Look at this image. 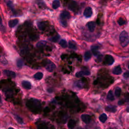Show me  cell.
Masks as SVG:
<instances>
[{
	"mask_svg": "<svg viewBox=\"0 0 129 129\" xmlns=\"http://www.w3.org/2000/svg\"><path fill=\"white\" fill-rule=\"evenodd\" d=\"M6 3L7 4V7L12 11V12L13 13V14L15 16L17 15L18 13L15 10V7H14L13 2L11 1H10V0H8V1H6Z\"/></svg>",
	"mask_w": 129,
	"mask_h": 129,
	"instance_id": "4",
	"label": "cell"
},
{
	"mask_svg": "<svg viewBox=\"0 0 129 129\" xmlns=\"http://www.w3.org/2000/svg\"><path fill=\"white\" fill-rule=\"evenodd\" d=\"M69 47L70 48L73 49V50H77V46L72 41H70L69 42Z\"/></svg>",
	"mask_w": 129,
	"mask_h": 129,
	"instance_id": "24",
	"label": "cell"
},
{
	"mask_svg": "<svg viewBox=\"0 0 129 129\" xmlns=\"http://www.w3.org/2000/svg\"><path fill=\"white\" fill-rule=\"evenodd\" d=\"M2 102V98H1V96H0V103Z\"/></svg>",
	"mask_w": 129,
	"mask_h": 129,
	"instance_id": "38",
	"label": "cell"
},
{
	"mask_svg": "<svg viewBox=\"0 0 129 129\" xmlns=\"http://www.w3.org/2000/svg\"><path fill=\"white\" fill-rule=\"evenodd\" d=\"M77 85V86L78 87L81 88L82 87V86H83V84H82V83L81 82H78L77 83V85Z\"/></svg>",
	"mask_w": 129,
	"mask_h": 129,
	"instance_id": "34",
	"label": "cell"
},
{
	"mask_svg": "<svg viewBox=\"0 0 129 129\" xmlns=\"http://www.w3.org/2000/svg\"><path fill=\"white\" fill-rule=\"evenodd\" d=\"M43 75L41 72H37L34 75V78L37 80H41L43 78Z\"/></svg>",
	"mask_w": 129,
	"mask_h": 129,
	"instance_id": "21",
	"label": "cell"
},
{
	"mask_svg": "<svg viewBox=\"0 0 129 129\" xmlns=\"http://www.w3.org/2000/svg\"><path fill=\"white\" fill-rule=\"evenodd\" d=\"M59 45H60L63 48H66L67 47V43L65 40L62 39L59 41Z\"/></svg>",
	"mask_w": 129,
	"mask_h": 129,
	"instance_id": "29",
	"label": "cell"
},
{
	"mask_svg": "<svg viewBox=\"0 0 129 129\" xmlns=\"http://www.w3.org/2000/svg\"><path fill=\"white\" fill-rule=\"evenodd\" d=\"M68 7L71 11H73L74 12H77L78 11L79 7L78 4L76 2L73 1V0H72L70 2H69Z\"/></svg>",
	"mask_w": 129,
	"mask_h": 129,
	"instance_id": "3",
	"label": "cell"
},
{
	"mask_svg": "<svg viewBox=\"0 0 129 129\" xmlns=\"http://www.w3.org/2000/svg\"><path fill=\"white\" fill-rule=\"evenodd\" d=\"M127 112H129V107L128 106L127 107Z\"/></svg>",
	"mask_w": 129,
	"mask_h": 129,
	"instance_id": "39",
	"label": "cell"
},
{
	"mask_svg": "<svg viewBox=\"0 0 129 129\" xmlns=\"http://www.w3.org/2000/svg\"><path fill=\"white\" fill-rule=\"evenodd\" d=\"M92 53H93V54H94V56H96L98 55L99 53H100V52H99L98 51H97V50H92Z\"/></svg>",
	"mask_w": 129,
	"mask_h": 129,
	"instance_id": "35",
	"label": "cell"
},
{
	"mask_svg": "<svg viewBox=\"0 0 129 129\" xmlns=\"http://www.w3.org/2000/svg\"><path fill=\"white\" fill-rule=\"evenodd\" d=\"M47 44V41H42L38 42L37 44H36V47H43L44 46H45Z\"/></svg>",
	"mask_w": 129,
	"mask_h": 129,
	"instance_id": "28",
	"label": "cell"
},
{
	"mask_svg": "<svg viewBox=\"0 0 129 129\" xmlns=\"http://www.w3.org/2000/svg\"><path fill=\"white\" fill-rule=\"evenodd\" d=\"M107 115L105 113L101 114V115L100 116V117H99V120H100V121L101 123H105L107 120Z\"/></svg>",
	"mask_w": 129,
	"mask_h": 129,
	"instance_id": "17",
	"label": "cell"
},
{
	"mask_svg": "<svg viewBox=\"0 0 129 129\" xmlns=\"http://www.w3.org/2000/svg\"><path fill=\"white\" fill-rule=\"evenodd\" d=\"M18 22H19V20L17 19L11 20H10L9 21V23H8L9 26L10 28H13L17 25Z\"/></svg>",
	"mask_w": 129,
	"mask_h": 129,
	"instance_id": "13",
	"label": "cell"
},
{
	"mask_svg": "<svg viewBox=\"0 0 129 129\" xmlns=\"http://www.w3.org/2000/svg\"><path fill=\"white\" fill-rule=\"evenodd\" d=\"M46 68L47 71L49 72H52L55 70L56 66L54 63L48 61V63L47 64V65L46 66Z\"/></svg>",
	"mask_w": 129,
	"mask_h": 129,
	"instance_id": "6",
	"label": "cell"
},
{
	"mask_svg": "<svg viewBox=\"0 0 129 129\" xmlns=\"http://www.w3.org/2000/svg\"><path fill=\"white\" fill-rule=\"evenodd\" d=\"M90 75V72L85 70V71H79L76 74V77L78 78H80L84 76H89Z\"/></svg>",
	"mask_w": 129,
	"mask_h": 129,
	"instance_id": "8",
	"label": "cell"
},
{
	"mask_svg": "<svg viewBox=\"0 0 129 129\" xmlns=\"http://www.w3.org/2000/svg\"><path fill=\"white\" fill-rule=\"evenodd\" d=\"M99 48H100V47L98 46L97 45H93L91 47L92 50H97Z\"/></svg>",
	"mask_w": 129,
	"mask_h": 129,
	"instance_id": "32",
	"label": "cell"
},
{
	"mask_svg": "<svg viewBox=\"0 0 129 129\" xmlns=\"http://www.w3.org/2000/svg\"><path fill=\"white\" fill-rule=\"evenodd\" d=\"M123 104V100H119L118 102V105L119 106H122Z\"/></svg>",
	"mask_w": 129,
	"mask_h": 129,
	"instance_id": "37",
	"label": "cell"
},
{
	"mask_svg": "<svg viewBox=\"0 0 129 129\" xmlns=\"http://www.w3.org/2000/svg\"><path fill=\"white\" fill-rule=\"evenodd\" d=\"M16 63H17V66L19 68H21L24 64L23 61L21 59H17Z\"/></svg>",
	"mask_w": 129,
	"mask_h": 129,
	"instance_id": "27",
	"label": "cell"
},
{
	"mask_svg": "<svg viewBox=\"0 0 129 129\" xmlns=\"http://www.w3.org/2000/svg\"><path fill=\"white\" fill-rule=\"evenodd\" d=\"M81 117L82 121L86 123H90L91 120V116L88 115H86V114H84V115H82Z\"/></svg>",
	"mask_w": 129,
	"mask_h": 129,
	"instance_id": "10",
	"label": "cell"
},
{
	"mask_svg": "<svg viewBox=\"0 0 129 129\" xmlns=\"http://www.w3.org/2000/svg\"><path fill=\"white\" fill-rule=\"evenodd\" d=\"M0 75H1V72H0Z\"/></svg>",
	"mask_w": 129,
	"mask_h": 129,
	"instance_id": "40",
	"label": "cell"
},
{
	"mask_svg": "<svg viewBox=\"0 0 129 129\" xmlns=\"http://www.w3.org/2000/svg\"><path fill=\"white\" fill-rule=\"evenodd\" d=\"M59 39V35H56L53 37H52L51 38L49 39V40H50L52 42H56L58 41Z\"/></svg>",
	"mask_w": 129,
	"mask_h": 129,
	"instance_id": "31",
	"label": "cell"
},
{
	"mask_svg": "<svg viewBox=\"0 0 129 129\" xmlns=\"http://www.w3.org/2000/svg\"><path fill=\"white\" fill-rule=\"evenodd\" d=\"M22 87L26 89H30L31 88V83L26 80H24L22 82Z\"/></svg>",
	"mask_w": 129,
	"mask_h": 129,
	"instance_id": "14",
	"label": "cell"
},
{
	"mask_svg": "<svg viewBox=\"0 0 129 129\" xmlns=\"http://www.w3.org/2000/svg\"><path fill=\"white\" fill-rule=\"evenodd\" d=\"M118 24L120 26H123V25H125L127 24V22L126 20L123 19V18H120L117 21Z\"/></svg>",
	"mask_w": 129,
	"mask_h": 129,
	"instance_id": "23",
	"label": "cell"
},
{
	"mask_svg": "<svg viewBox=\"0 0 129 129\" xmlns=\"http://www.w3.org/2000/svg\"><path fill=\"white\" fill-rule=\"evenodd\" d=\"M76 126V122L74 120H69L68 123V127L69 129H73Z\"/></svg>",
	"mask_w": 129,
	"mask_h": 129,
	"instance_id": "16",
	"label": "cell"
},
{
	"mask_svg": "<svg viewBox=\"0 0 129 129\" xmlns=\"http://www.w3.org/2000/svg\"><path fill=\"white\" fill-rule=\"evenodd\" d=\"M37 26L38 27V28L41 30H43L45 29L46 27V22L44 21H40L37 22Z\"/></svg>",
	"mask_w": 129,
	"mask_h": 129,
	"instance_id": "15",
	"label": "cell"
},
{
	"mask_svg": "<svg viewBox=\"0 0 129 129\" xmlns=\"http://www.w3.org/2000/svg\"><path fill=\"white\" fill-rule=\"evenodd\" d=\"M121 92H122L121 88L120 87H117L115 89V95L117 97H119L121 95Z\"/></svg>",
	"mask_w": 129,
	"mask_h": 129,
	"instance_id": "25",
	"label": "cell"
},
{
	"mask_svg": "<svg viewBox=\"0 0 129 129\" xmlns=\"http://www.w3.org/2000/svg\"><path fill=\"white\" fill-rule=\"evenodd\" d=\"M3 73H4V74H5V75H6L7 76L12 78H15L16 76V73H15L14 72H13V71H12L6 70H4L3 71Z\"/></svg>",
	"mask_w": 129,
	"mask_h": 129,
	"instance_id": "11",
	"label": "cell"
},
{
	"mask_svg": "<svg viewBox=\"0 0 129 129\" xmlns=\"http://www.w3.org/2000/svg\"><path fill=\"white\" fill-rule=\"evenodd\" d=\"M106 110L108 112H115L117 111L116 106H107L106 108Z\"/></svg>",
	"mask_w": 129,
	"mask_h": 129,
	"instance_id": "20",
	"label": "cell"
},
{
	"mask_svg": "<svg viewBox=\"0 0 129 129\" xmlns=\"http://www.w3.org/2000/svg\"><path fill=\"white\" fill-rule=\"evenodd\" d=\"M120 41L121 46L123 47H126L129 42V37L128 33L126 31H123L121 32L120 35Z\"/></svg>",
	"mask_w": 129,
	"mask_h": 129,
	"instance_id": "2",
	"label": "cell"
},
{
	"mask_svg": "<svg viewBox=\"0 0 129 129\" xmlns=\"http://www.w3.org/2000/svg\"><path fill=\"white\" fill-rule=\"evenodd\" d=\"M115 62V59L110 54H107L105 58V61H104V63L107 65L111 66Z\"/></svg>",
	"mask_w": 129,
	"mask_h": 129,
	"instance_id": "5",
	"label": "cell"
},
{
	"mask_svg": "<svg viewBox=\"0 0 129 129\" xmlns=\"http://www.w3.org/2000/svg\"><path fill=\"white\" fill-rule=\"evenodd\" d=\"M102 55H101V54H100V55H98V57H97V59H98V61H101L102 60Z\"/></svg>",
	"mask_w": 129,
	"mask_h": 129,
	"instance_id": "36",
	"label": "cell"
},
{
	"mask_svg": "<svg viewBox=\"0 0 129 129\" xmlns=\"http://www.w3.org/2000/svg\"><path fill=\"white\" fill-rule=\"evenodd\" d=\"M71 18L70 14L67 11L64 10L59 15L60 18V22L64 27H67V20Z\"/></svg>",
	"mask_w": 129,
	"mask_h": 129,
	"instance_id": "1",
	"label": "cell"
},
{
	"mask_svg": "<svg viewBox=\"0 0 129 129\" xmlns=\"http://www.w3.org/2000/svg\"><path fill=\"white\" fill-rule=\"evenodd\" d=\"M60 6V2L59 0H54L52 4V7L53 9H57Z\"/></svg>",
	"mask_w": 129,
	"mask_h": 129,
	"instance_id": "19",
	"label": "cell"
},
{
	"mask_svg": "<svg viewBox=\"0 0 129 129\" xmlns=\"http://www.w3.org/2000/svg\"><path fill=\"white\" fill-rule=\"evenodd\" d=\"M123 76L125 78L128 79L129 77V72L128 71L126 73H124L123 75Z\"/></svg>",
	"mask_w": 129,
	"mask_h": 129,
	"instance_id": "33",
	"label": "cell"
},
{
	"mask_svg": "<svg viewBox=\"0 0 129 129\" xmlns=\"http://www.w3.org/2000/svg\"><path fill=\"white\" fill-rule=\"evenodd\" d=\"M112 72L113 74H115V75H120V74L122 73V69L120 66H117L113 69Z\"/></svg>",
	"mask_w": 129,
	"mask_h": 129,
	"instance_id": "12",
	"label": "cell"
},
{
	"mask_svg": "<svg viewBox=\"0 0 129 129\" xmlns=\"http://www.w3.org/2000/svg\"><path fill=\"white\" fill-rule=\"evenodd\" d=\"M0 30L2 31V32H4L5 31V27L3 24L2 19L1 18V16H0Z\"/></svg>",
	"mask_w": 129,
	"mask_h": 129,
	"instance_id": "30",
	"label": "cell"
},
{
	"mask_svg": "<svg viewBox=\"0 0 129 129\" xmlns=\"http://www.w3.org/2000/svg\"><path fill=\"white\" fill-rule=\"evenodd\" d=\"M84 16L86 18H90L92 15V10L91 7H87L84 11Z\"/></svg>",
	"mask_w": 129,
	"mask_h": 129,
	"instance_id": "7",
	"label": "cell"
},
{
	"mask_svg": "<svg viewBox=\"0 0 129 129\" xmlns=\"http://www.w3.org/2000/svg\"><path fill=\"white\" fill-rule=\"evenodd\" d=\"M107 100H110L111 101H113L114 100H115V97H114L112 91L111 90L109 91V92H108L107 95Z\"/></svg>",
	"mask_w": 129,
	"mask_h": 129,
	"instance_id": "22",
	"label": "cell"
},
{
	"mask_svg": "<svg viewBox=\"0 0 129 129\" xmlns=\"http://www.w3.org/2000/svg\"><path fill=\"white\" fill-rule=\"evenodd\" d=\"M87 26L89 30L91 32H94V30H95V29L96 27V23L93 21L89 22L87 24Z\"/></svg>",
	"mask_w": 129,
	"mask_h": 129,
	"instance_id": "9",
	"label": "cell"
},
{
	"mask_svg": "<svg viewBox=\"0 0 129 129\" xmlns=\"http://www.w3.org/2000/svg\"><path fill=\"white\" fill-rule=\"evenodd\" d=\"M91 57L92 55L91 53L89 51H87L84 53V60L87 62L91 58Z\"/></svg>",
	"mask_w": 129,
	"mask_h": 129,
	"instance_id": "18",
	"label": "cell"
},
{
	"mask_svg": "<svg viewBox=\"0 0 129 129\" xmlns=\"http://www.w3.org/2000/svg\"><path fill=\"white\" fill-rule=\"evenodd\" d=\"M14 117L16 119V120L19 123L21 124V125H23V124H24L22 118L20 117H19L16 115H14Z\"/></svg>",
	"mask_w": 129,
	"mask_h": 129,
	"instance_id": "26",
	"label": "cell"
}]
</instances>
